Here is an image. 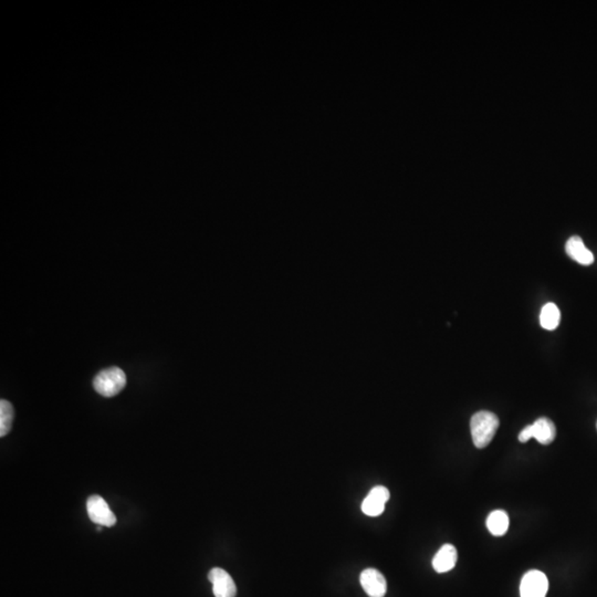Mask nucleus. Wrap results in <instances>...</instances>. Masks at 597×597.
<instances>
[{"label": "nucleus", "mask_w": 597, "mask_h": 597, "mask_svg": "<svg viewBox=\"0 0 597 597\" xmlns=\"http://www.w3.org/2000/svg\"><path fill=\"white\" fill-rule=\"evenodd\" d=\"M499 428V418L496 414L481 410L471 418V430L473 445L479 449L487 447L495 437Z\"/></svg>", "instance_id": "1"}, {"label": "nucleus", "mask_w": 597, "mask_h": 597, "mask_svg": "<svg viewBox=\"0 0 597 597\" xmlns=\"http://www.w3.org/2000/svg\"><path fill=\"white\" fill-rule=\"evenodd\" d=\"M126 385V375L119 367H109L100 372L93 379L95 391L103 397H113Z\"/></svg>", "instance_id": "2"}, {"label": "nucleus", "mask_w": 597, "mask_h": 597, "mask_svg": "<svg viewBox=\"0 0 597 597\" xmlns=\"http://www.w3.org/2000/svg\"><path fill=\"white\" fill-rule=\"evenodd\" d=\"M548 591H549V579L541 571L531 569L522 577L521 583H520V596L545 597Z\"/></svg>", "instance_id": "3"}, {"label": "nucleus", "mask_w": 597, "mask_h": 597, "mask_svg": "<svg viewBox=\"0 0 597 597\" xmlns=\"http://www.w3.org/2000/svg\"><path fill=\"white\" fill-rule=\"evenodd\" d=\"M87 511L88 516L93 524L109 528L117 524V518L110 509L107 501L97 495H93L88 499Z\"/></svg>", "instance_id": "4"}, {"label": "nucleus", "mask_w": 597, "mask_h": 597, "mask_svg": "<svg viewBox=\"0 0 597 597\" xmlns=\"http://www.w3.org/2000/svg\"><path fill=\"white\" fill-rule=\"evenodd\" d=\"M389 500V490L384 485L374 487L362 503L363 514L369 516H379L383 514Z\"/></svg>", "instance_id": "5"}, {"label": "nucleus", "mask_w": 597, "mask_h": 597, "mask_svg": "<svg viewBox=\"0 0 597 597\" xmlns=\"http://www.w3.org/2000/svg\"><path fill=\"white\" fill-rule=\"evenodd\" d=\"M360 583L370 597H384L387 592L386 579L377 569H366L360 575Z\"/></svg>", "instance_id": "6"}, {"label": "nucleus", "mask_w": 597, "mask_h": 597, "mask_svg": "<svg viewBox=\"0 0 597 597\" xmlns=\"http://www.w3.org/2000/svg\"><path fill=\"white\" fill-rule=\"evenodd\" d=\"M208 579L213 584L215 597H236L237 586L234 579L220 567H214L208 573Z\"/></svg>", "instance_id": "7"}, {"label": "nucleus", "mask_w": 597, "mask_h": 597, "mask_svg": "<svg viewBox=\"0 0 597 597\" xmlns=\"http://www.w3.org/2000/svg\"><path fill=\"white\" fill-rule=\"evenodd\" d=\"M565 250L569 257L571 259L577 261V264H582V266H590L594 262V254L591 252L582 239L579 236H573L567 240L565 244Z\"/></svg>", "instance_id": "8"}, {"label": "nucleus", "mask_w": 597, "mask_h": 597, "mask_svg": "<svg viewBox=\"0 0 597 597\" xmlns=\"http://www.w3.org/2000/svg\"><path fill=\"white\" fill-rule=\"evenodd\" d=\"M458 553L453 544H445L440 548L432 559V567L437 573L449 572L457 563Z\"/></svg>", "instance_id": "9"}, {"label": "nucleus", "mask_w": 597, "mask_h": 597, "mask_svg": "<svg viewBox=\"0 0 597 597\" xmlns=\"http://www.w3.org/2000/svg\"><path fill=\"white\" fill-rule=\"evenodd\" d=\"M532 437L542 445H550L557 437V428L551 420L541 417L531 425Z\"/></svg>", "instance_id": "10"}, {"label": "nucleus", "mask_w": 597, "mask_h": 597, "mask_svg": "<svg viewBox=\"0 0 597 597\" xmlns=\"http://www.w3.org/2000/svg\"><path fill=\"white\" fill-rule=\"evenodd\" d=\"M487 528L492 536H504L509 528V516L506 511H492L487 519Z\"/></svg>", "instance_id": "11"}, {"label": "nucleus", "mask_w": 597, "mask_h": 597, "mask_svg": "<svg viewBox=\"0 0 597 597\" xmlns=\"http://www.w3.org/2000/svg\"><path fill=\"white\" fill-rule=\"evenodd\" d=\"M561 321V312L554 303H547L544 305L540 314V323L545 330L553 331L559 326Z\"/></svg>", "instance_id": "12"}, {"label": "nucleus", "mask_w": 597, "mask_h": 597, "mask_svg": "<svg viewBox=\"0 0 597 597\" xmlns=\"http://www.w3.org/2000/svg\"><path fill=\"white\" fill-rule=\"evenodd\" d=\"M13 407L11 403L1 399L0 401V436L5 437L6 435L9 434V432L13 427Z\"/></svg>", "instance_id": "13"}, {"label": "nucleus", "mask_w": 597, "mask_h": 597, "mask_svg": "<svg viewBox=\"0 0 597 597\" xmlns=\"http://www.w3.org/2000/svg\"><path fill=\"white\" fill-rule=\"evenodd\" d=\"M532 437V428L531 425H528L526 427H524V430L520 432L519 434L518 439L520 442H526L528 440L531 439Z\"/></svg>", "instance_id": "14"}]
</instances>
